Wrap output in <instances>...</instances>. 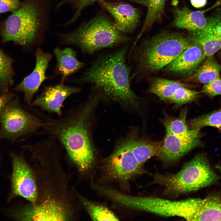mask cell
Wrapping results in <instances>:
<instances>
[{"mask_svg": "<svg viewBox=\"0 0 221 221\" xmlns=\"http://www.w3.org/2000/svg\"><path fill=\"white\" fill-rule=\"evenodd\" d=\"M102 98L99 91L92 89L84 103L69 109L57 118L49 117L36 108L34 110L43 123L42 130L38 133L55 137L81 173L90 170L94 162L91 140V118Z\"/></svg>", "mask_w": 221, "mask_h": 221, "instance_id": "1", "label": "cell"}, {"mask_svg": "<svg viewBox=\"0 0 221 221\" xmlns=\"http://www.w3.org/2000/svg\"><path fill=\"white\" fill-rule=\"evenodd\" d=\"M128 46L99 55L76 82L98 87L105 100L137 109L141 98L131 87L132 67L126 61Z\"/></svg>", "mask_w": 221, "mask_h": 221, "instance_id": "2", "label": "cell"}, {"mask_svg": "<svg viewBox=\"0 0 221 221\" xmlns=\"http://www.w3.org/2000/svg\"><path fill=\"white\" fill-rule=\"evenodd\" d=\"M52 7V0H24L4 23L2 42L28 46L40 40L49 27Z\"/></svg>", "mask_w": 221, "mask_h": 221, "instance_id": "3", "label": "cell"}, {"mask_svg": "<svg viewBox=\"0 0 221 221\" xmlns=\"http://www.w3.org/2000/svg\"><path fill=\"white\" fill-rule=\"evenodd\" d=\"M188 37L178 33L162 32L134 48L129 53L139 72H155L166 67L189 45Z\"/></svg>", "mask_w": 221, "mask_h": 221, "instance_id": "4", "label": "cell"}, {"mask_svg": "<svg viewBox=\"0 0 221 221\" xmlns=\"http://www.w3.org/2000/svg\"><path fill=\"white\" fill-rule=\"evenodd\" d=\"M57 35L62 44L75 45L83 52L91 55L104 48L125 44L130 40L114 22L103 15L81 23L72 31Z\"/></svg>", "mask_w": 221, "mask_h": 221, "instance_id": "5", "label": "cell"}, {"mask_svg": "<svg viewBox=\"0 0 221 221\" xmlns=\"http://www.w3.org/2000/svg\"><path fill=\"white\" fill-rule=\"evenodd\" d=\"M219 178L211 168L206 155L200 153L176 173L162 174L156 173L151 184L163 187L164 195L175 197L214 184Z\"/></svg>", "mask_w": 221, "mask_h": 221, "instance_id": "6", "label": "cell"}, {"mask_svg": "<svg viewBox=\"0 0 221 221\" xmlns=\"http://www.w3.org/2000/svg\"><path fill=\"white\" fill-rule=\"evenodd\" d=\"M43 124L38 116L22 108L18 98H14L0 112V140L15 141L38 133Z\"/></svg>", "mask_w": 221, "mask_h": 221, "instance_id": "7", "label": "cell"}, {"mask_svg": "<svg viewBox=\"0 0 221 221\" xmlns=\"http://www.w3.org/2000/svg\"><path fill=\"white\" fill-rule=\"evenodd\" d=\"M203 201L200 198L175 201L154 197L131 196L129 204L131 208L162 216H178L188 221H198Z\"/></svg>", "mask_w": 221, "mask_h": 221, "instance_id": "8", "label": "cell"}, {"mask_svg": "<svg viewBox=\"0 0 221 221\" xmlns=\"http://www.w3.org/2000/svg\"><path fill=\"white\" fill-rule=\"evenodd\" d=\"M103 168L110 178L121 182H126L145 173L132 152L130 138L118 144L112 153L105 160Z\"/></svg>", "mask_w": 221, "mask_h": 221, "instance_id": "9", "label": "cell"}, {"mask_svg": "<svg viewBox=\"0 0 221 221\" xmlns=\"http://www.w3.org/2000/svg\"><path fill=\"white\" fill-rule=\"evenodd\" d=\"M203 135L200 129H192L190 133L182 136L166 132L157 156L165 163H174L194 148L202 146Z\"/></svg>", "mask_w": 221, "mask_h": 221, "instance_id": "10", "label": "cell"}, {"mask_svg": "<svg viewBox=\"0 0 221 221\" xmlns=\"http://www.w3.org/2000/svg\"><path fill=\"white\" fill-rule=\"evenodd\" d=\"M13 165L12 178L13 191L33 204L38 197L35 177L31 169L22 157L12 153Z\"/></svg>", "mask_w": 221, "mask_h": 221, "instance_id": "11", "label": "cell"}, {"mask_svg": "<svg viewBox=\"0 0 221 221\" xmlns=\"http://www.w3.org/2000/svg\"><path fill=\"white\" fill-rule=\"evenodd\" d=\"M35 55L36 63L33 70L15 89L23 93L24 101L29 106H31L33 96L41 84L47 78L45 72L52 57L50 53L44 52L40 48L37 49Z\"/></svg>", "mask_w": 221, "mask_h": 221, "instance_id": "12", "label": "cell"}, {"mask_svg": "<svg viewBox=\"0 0 221 221\" xmlns=\"http://www.w3.org/2000/svg\"><path fill=\"white\" fill-rule=\"evenodd\" d=\"M78 87L60 84L46 88L34 101L30 107L37 106L44 111L55 113L59 117L63 113L61 107L65 100L70 95L79 92Z\"/></svg>", "mask_w": 221, "mask_h": 221, "instance_id": "13", "label": "cell"}, {"mask_svg": "<svg viewBox=\"0 0 221 221\" xmlns=\"http://www.w3.org/2000/svg\"><path fill=\"white\" fill-rule=\"evenodd\" d=\"M206 57L201 47L192 41L187 48L165 67V70L182 76H191Z\"/></svg>", "mask_w": 221, "mask_h": 221, "instance_id": "14", "label": "cell"}, {"mask_svg": "<svg viewBox=\"0 0 221 221\" xmlns=\"http://www.w3.org/2000/svg\"><path fill=\"white\" fill-rule=\"evenodd\" d=\"M114 19V24L122 33H130L137 25L140 17L138 10L128 4L116 3L102 0L99 1Z\"/></svg>", "mask_w": 221, "mask_h": 221, "instance_id": "15", "label": "cell"}, {"mask_svg": "<svg viewBox=\"0 0 221 221\" xmlns=\"http://www.w3.org/2000/svg\"><path fill=\"white\" fill-rule=\"evenodd\" d=\"M221 5V0H218L211 7L202 10L192 11L186 6L177 9L174 12L173 25L191 32L202 30L206 27L208 21V17L205 16V13Z\"/></svg>", "mask_w": 221, "mask_h": 221, "instance_id": "16", "label": "cell"}, {"mask_svg": "<svg viewBox=\"0 0 221 221\" xmlns=\"http://www.w3.org/2000/svg\"><path fill=\"white\" fill-rule=\"evenodd\" d=\"M189 38L201 47L207 57L213 56L221 49V35L207 27L200 31L191 32Z\"/></svg>", "mask_w": 221, "mask_h": 221, "instance_id": "17", "label": "cell"}, {"mask_svg": "<svg viewBox=\"0 0 221 221\" xmlns=\"http://www.w3.org/2000/svg\"><path fill=\"white\" fill-rule=\"evenodd\" d=\"M54 53L57 61L58 70L64 77L68 76L83 67L84 63L78 60L75 52L70 48H56Z\"/></svg>", "mask_w": 221, "mask_h": 221, "instance_id": "18", "label": "cell"}, {"mask_svg": "<svg viewBox=\"0 0 221 221\" xmlns=\"http://www.w3.org/2000/svg\"><path fill=\"white\" fill-rule=\"evenodd\" d=\"M130 138L132 152L139 164L142 166L152 157L157 155L161 146L157 142L138 139L134 137Z\"/></svg>", "mask_w": 221, "mask_h": 221, "instance_id": "19", "label": "cell"}, {"mask_svg": "<svg viewBox=\"0 0 221 221\" xmlns=\"http://www.w3.org/2000/svg\"><path fill=\"white\" fill-rule=\"evenodd\" d=\"M203 63L190 76L194 81L207 84L220 77L221 65L215 60L213 56L207 57Z\"/></svg>", "mask_w": 221, "mask_h": 221, "instance_id": "20", "label": "cell"}, {"mask_svg": "<svg viewBox=\"0 0 221 221\" xmlns=\"http://www.w3.org/2000/svg\"><path fill=\"white\" fill-rule=\"evenodd\" d=\"M146 6L147 11L142 28L137 40L156 21L160 20L164 11L165 0H130Z\"/></svg>", "mask_w": 221, "mask_h": 221, "instance_id": "21", "label": "cell"}, {"mask_svg": "<svg viewBox=\"0 0 221 221\" xmlns=\"http://www.w3.org/2000/svg\"><path fill=\"white\" fill-rule=\"evenodd\" d=\"M189 85L176 81L161 78L154 79L151 84L149 91L155 94L163 101H169L176 90L183 87H188Z\"/></svg>", "mask_w": 221, "mask_h": 221, "instance_id": "22", "label": "cell"}, {"mask_svg": "<svg viewBox=\"0 0 221 221\" xmlns=\"http://www.w3.org/2000/svg\"><path fill=\"white\" fill-rule=\"evenodd\" d=\"M221 221V194H211L203 199L198 221Z\"/></svg>", "mask_w": 221, "mask_h": 221, "instance_id": "23", "label": "cell"}, {"mask_svg": "<svg viewBox=\"0 0 221 221\" xmlns=\"http://www.w3.org/2000/svg\"><path fill=\"white\" fill-rule=\"evenodd\" d=\"M187 108H185L180 111L177 117L168 115L162 120L166 132L179 136L187 135L190 133L192 129L189 128L186 121Z\"/></svg>", "mask_w": 221, "mask_h": 221, "instance_id": "24", "label": "cell"}, {"mask_svg": "<svg viewBox=\"0 0 221 221\" xmlns=\"http://www.w3.org/2000/svg\"><path fill=\"white\" fill-rule=\"evenodd\" d=\"M78 196L94 221H118V217L106 207L95 203L80 195Z\"/></svg>", "mask_w": 221, "mask_h": 221, "instance_id": "25", "label": "cell"}, {"mask_svg": "<svg viewBox=\"0 0 221 221\" xmlns=\"http://www.w3.org/2000/svg\"><path fill=\"white\" fill-rule=\"evenodd\" d=\"M13 76L12 61L0 49V96L8 92L13 83Z\"/></svg>", "mask_w": 221, "mask_h": 221, "instance_id": "26", "label": "cell"}, {"mask_svg": "<svg viewBox=\"0 0 221 221\" xmlns=\"http://www.w3.org/2000/svg\"><path fill=\"white\" fill-rule=\"evenodd\" d=\"M187 124L190 129L200 130L203 127L210 126L221 130V108L191 119Z\"/></svg>", "mask_w": 221, "mask_h": 221, "instance_id": "27", "label": "cell"}, {"mask_svg": "<svg viewBox=\"0 0 221 221\" xmlns=\"http://www.w3.org/2000/svg\"><path fill=\"white\" fill-rule=\"evenodd\" d=\"M102 0H60L56 5L55 10L65 5H69L73 11L72 16L69 21L63 23V26H68L75 22L81 12L85 8L96 1Z\"/></svg>", "mask_w": 221, "mask_h": 221, "instance_id": "28", "label": "cell"}, {"mask_svg": "<svg viewBox=\"0 0 221 221\" xmlns=\"http://www.w3.org/2000/svg\"><path fill=\"white\" fill-rule=\"evenodd\" d=\"M199 92L190 90L187 87H181L176 90L169 101L174 103L176 106L179 107L196 100L199 96Z\"/></svg>", "mask_w": 221, "mask_h": 221, "instance_id": "29", "label": "cell"}, {"mask_svg": "<svg viewBox=\"0 0 221 221\" xmlns=\"http://www.w3.org/2000/svg\"><path fill=\"white\" fill-rule=\"evenodd\" d=\"M202 91L211 98L221 95V79L220 77L209 83L204 84Z\"/></svg>", "mask_w": 221, "mask_h": 221, "instance_id": "30", "label": "cell"}, {"mask_svg": "<svg viewBox=\"0 0 221 221\" xmlns=\"http://www.w3.org/2000/svg\"><path fill=\"white\" fill-rule=\"evenodd\" d=\"M21 3L19 0H0V13L13 12L19 7Z\"/></svg>", "mask_w": 221, "mask_h": 221, "instance_id": "31", "label": "cell"}, {"mask_svg": "<svg viewBox=\"0 0 221 221\" xmlns=\"http://www.w3.org/2000/svg\"><path fill=\"white\" fill-rule=\"evenodd\" d=\"M14 96V94L9 92L0 96V112L3 108Z\"/></svg>", "mask_w": 221, "mask_h": 221, "instance_id": "32", "label": "cell"}, {"mask_svg": "<svg viewBox=\"0 0 221 221\" xmlns=\"http://www.w3.org/2000/svg\"><path fill=\"white\" fill-rule=\"evenodd\" d=\"M190 2L193 6L200 8L206 5L207 0H190Z\"/></svg>", "mask_w": 221, "mask_h": 221, "instance_id": "33", "label": "cell"}, {"mask_svg": "<svg viewBox=\"0 0 221 221\" xmlns=\"http://www.w3.org/2000/svg\"><path fill=\"white\" fill-rule=\"evenodd\" d=\"M215 167L221 173V163L215 165Z\"/></svg>", "mask_w": 221, "mask_h": 221, "instance_id": "34", "label": "cell"}]
</instances>
